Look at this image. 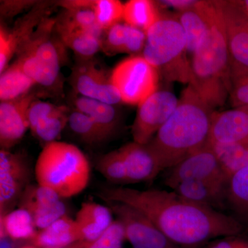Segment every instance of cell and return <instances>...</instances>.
Instances as JSON below:
<instances>
[{"label": "cell", "instance_id": "30", "mask_svg": "<svg viewBox=\"0 0 248 248\" xmlns=\"http://www.w3.org/2000/svg\"><path fill=\"white\" fill-rule=\"evenodd\" d=\"M0 229L1 239L6 236L14 239H33L37 233L30 213L20 208L0 217Z\"/></svg>", "mask_w": 248, "mask_h": 248}, {"label": "cell", "instance_id": "34", "mask_svg": "<svg viewBox=\"0 0 248 248\" xmlns=\"http://www.w3.org/2000/svg\"><path fill=\"white\" fill-rule=\"evenodd\" d=\"M95 169L111 184H128L123 159L118 149L101 156L96 161Z\"/></svg>", "mask_w": 248, "mask_h": 248}, {"label": "cell", "instance_id": "16", "mask_svg": "<svg viewBox=\"0 0 248 248\" xmlns=\"http://www.w3.org/2000/svg\"><path fill=\"white\" fill-rule=\"evenodd\" d=\"M54 191L37 184L28 186L18 203V208L30 213L37 229H45L67 215L66 207Z\"/></svg>", "mask_w": 248, "mask_h": 248}, {"label": "cell", "instance_id": "13", "mask_svg": "<svg viewBox=\"0 0 248 248\" xmlns=\"http://www.w3.org/2000/svg\"><path fill=\"white\" fill-rule=\"evenodd\" d=\"M170 169L165 184L172 190L186 181L226 184L229 179L209 141L201 149Z\"/></svg>", "mask_w": 248, "mask_h": 248}, {"label": "cell", "instance_id": "19", "mask_svg": "<svg viewBox=\"0 0 248 248\" xmlns=\"http://www.w3.org/2000/svg\"><path fill=\"white\" fill-rule=\"evenodd\" d=\"M95 2L96 0L58 1V7L63 11L55 17V26L84 31L102 40L104 32L98 24L94 14Z\"/></svg>", "mask_w": 248, "mask_h": 248}, {"label": "cell", "instance_id": "33", "mask_svg": "<svg viewBox=\"0 0 248 248\" xmlns=\"http://www.w3.org/2000/svg\"><path fill=\"white\" fill-rule=\"evenodd\" d=\"M70 109L60 106L56 112L40 121L31 130L32 135L46 145L58 141L63 129L68 125Z\"/></svg>", "mask_w": 248, "mask_h": 248}, {"label": "cell", "instance_id": "23", "mask_svg": "<svg viewBox=\"0 0 248 248\" xmlns=\"http://www.w3.org/2000/svg\"><path fill=\"white\" fill-rule=\"evenodd\" d=\"M112 211L107 205L93 202H85L77 213L76 220L83 240L94 242L114 221Z\"/></svg>", "mask_w": 248, "mask_h": 248}, {"label": "cell", "instance_id": "25", "mask_svg": "<svg viewBox=\"0 0 248 248\" xmlns=\"http://www.w3.org/2000/svg\"><path fill=\"white\" fill-rule=\"evenodd\" d=\"M225 205L231 216L248 230V166L232 174L226 187Z\"/></svg>", "mask_w": 248, "mask_h": 248}, {"label": "cell", "instance_id": "26", "mask_svg": "<svg viewBox=\"0 0 248 248\" xmlns=\"http://www.w3.org/2000/svg\"><path fill=\"white\" fill-rule=\"evenodd\" d=\"M208 5L209 1H198L193 7L175 15L185 32L187 53L192 55L208 28Z\"/></svg>", "mask_w": 248, "mask_h": 248}, {"label": "cell", "instance_id": "14", "mask_svg": "<svg viewBox=\"0 0 248 248\" xmlns=\"http://www.w3.org/2000/svg\"><path fill=\"white\" fill-rule=\"evenodd\" d=\"M226 27L231 78L248 71V18L232 1H218Z\"/></svg>", "mask_w": 248, "mask_h": 248}, {"label": "cell", "instance_id": "20", "mask_svg": "<svg viewBox=\"0 0 248 248\" xmlns=\"http://www.w3.org/2000/svg\"><path fill=\"white\" fill-rule=\"evenodd\" d=\"M146 40L144 31L120 22L104 31L102 50L110 56L121 53L139 55L143 52Z\"/></svg>", "mask_w": 248, "mask_h": 248}, {"label": "cell", "instance_id": "29", "mask_svg": "<svg viewBox=\"0 0 248 248\" xmlns=\"http://www.w3.org/2000/svg\"><path fill=\"white\" fill-rule=\"evenodd\" d=\"M161 14L157 1L130 0L124 4L123 19L128 25L146 32L159 19Z\"/></svg>", "mask_w": 248, "mask_h": 248}, {"label": "cell", "instance_id": "6", "mask_svg": "<svg viewBox=\"0 0 248 248\" xmlns=\"http://www.w3.org/2000/svg\"><path fill=\"white\" fill-rule=\"evenodd\" d=\"M146 33L141 55L168 81L190 83L191 63L187 58V41L175 15L161 12Z\"/></svg>", "mask_w": 248, "mask_h": 248}, {"label": "cell", "instance_id": "2", "mask_svg": "<svg viewBox=\"0 0 248 248\" xmlns=\"http://www.w3.org/2000/svg\"><path fill=\"white\" fill-rule=\"evenodd\" d=\"M213 109L188 85L174 113L146 146L161 170L170 169L209 141Z\"/></svg>", "mask_w": 248, "mask_h": 248}, {"label": "cell", "instance_id": "39", "mask_svg": "<svg viewBox=\"0 0 248 248\" xmlns=\"http://www.w3.org/2000/svg\"><path fill=\"white\" fill-rule=\"evenodd\" d=\"M60 107L52 103L40 100L38 98L35 99L28 110L29 129L32 130L40 121L56 112Z\"/></svg>", "mask_w": 248, "mask_h": 248}, {"label": "cell", "instance_id": "32", "mask_svg": "<svg viewBox=\"0 0 248 248\" xmlns=\"http://www.w3.org/2000/svg\"><path fill=\"white\" fill-rule=\"evenodd\" d=\"M68 125L86 144L94 146L110 140L92 119L75 109L70 110Z\"/></svg>", "mask_w": 248, "mask_h": 248}, {"label": "cell", "instance_id": "42", "mask_svg": "<svg viewBox=\"0 0 248 248\" xmlns=\"http://www.w3.org/2000/svg\"><path fill=\"white\" fill-rule=\"evenodd\" d=\"M235 4L248 18V0H234Z\"/></svg>", "mask_w": 248, "mask_h": 248}, {"label": "cell", "instance_id": "38", "mask_svg": "<svg viewBox=\"0 0 248 248\" xmlns=\"http://www.w3.org/2000/svg\"><path fill=\"white\" fill-rule=\"evenodd\" d=\"M37 0H1L0 19L1 24L11 22L19 14L30 11L37 3Z\"/></svg>", "mask_w": 248, "mask_h": 248}, {"label": "cell", "instance_id": "11", "mask_svg": "<svg viewBox=\"0 0 248 248\" xmlns=\"http://www.w3.org/2000/svg\"><path fill=\"white\" fill-rule=\"evenodd\" d=\"M179 99L170 91L157 90L138 106L132 126L134 141L146 145L170 118Z\"/></svg>", "mask_w": 248, "mask_h": 248}, {"label": "cell", "instance_id": "22", "mask_svg": "<svg viewBox=\"0 0 248 248\" xmlns=\"http://www.w3.org/2000/svg\"><path fill=\"white\" fill-rule=\"evenodd\" d=\"M226 184L205 181H186L178 184L172 191L190 203L218 211L226 208Z\"/></svg>", "mask_w": 248, "mask_h": 248}, {"label": "cell", "instance_id": "8", "mask_svg": "<svg viewBox=\"0 0 248 248\" xmlns=\"http://www.w3.org/2000/svg\"><path fill=\"white\" fill-rule=\"evenodd\" d=\"M112 71L95 59L77 60L68 81L73 92L84 97L117 105L122 102L120 93L112 81Z\"/></svg>", "mask_w": 248, "mask_h": 248}, {"label": "cell", "instance_id": "24", "mask_svg": "<svg viewBox=\"0 0 248 248\" xmlns=\"http://www.w3.org/2000/svg\"><path fill=\"white\" fill-rule=\"evenodd\" d=\"M35 244L43 248H63L84 241L76 220L64 215L51 225L41 230L33 238Z\"/></svg>", "mask_w": 248, "mask_h": 248}, {"label": "cell", "instance_id": "9", "mask_svg": "<svg viewBox=\"0 0 248 248\" xmlns=\"http://www.w3.org/2000/svg\"><path fill=\"white\" fill-rule=\"evenodd\" d=\"M122 223L133 248H182L168 239L144 215L128 204L100 199Z\"/></svg>", "mask_w": 248, "mask_h": 248}, {"label": "cell", "instance_id": "27", "mask_svg": "<svg viewBox=\"0 0 248 248\" xmlns=\"http://www.w3.org/2000/svg\"><path fill=\"white\" fill-rule=\"evenodd\" d=\"M55 32L64 46L73 50L77 60H91L102 50V40L89 32L56 26Z\"/></svg>", "mask_w": 248, "mask_h": 248}, {"label": "cell", "instance_id": "40", "mask_svg": "<svg viewBox=\"0 0 248 248\" xmlns=\"http://www.w3.org/2000/svg\"><path fill=\"white\" fill-rule=\"evenodd\" d=\"M207 248H248V239L241 235L226 236L213 241Z\"/></svg>", "mask_w": 248, "mask_h": 248}, {"label": "cell", "instance_id": "7", "mask_svg": "<svg viewBox=\"0 0 248 248\" xmlns=\"http://www.w3.org/2000/svg\"><path fill=\"white\" fill-rule=\"evenodd\" d=\"M111 77L122 102L128 105H140L158 90L159 72L141 55L119 62Z\"/></svg>", "mask_w": 248, "mask_h": 248}, {"label": "cell", "instance_id": "18", "mask_svg": "<svg viewBox=\"0 0 248 248\" xmlns=\"http://www.w3.org/2000/svg\"><path fill=\"white\" fill-rule=\"evenodd\" d=\"M118 150L123 159L128 184L151 182L162 171L146 145L133 141Z\"/></svg>", "mask_w": 248, "mask_h": 248}, {"label": "cell", "instance_id": "41", "mask_svg": "<svg viewBox=\"0 0 248 248\" xmlns=\"http://www.w3.org/2000/svg\"><path fill=\"white\" fill-rule=\"evenodd\" d=\"M197 1L195 0H167V1H157L158 4L161 7L165 6L167 8H172V9L177 10L178 13L182 12L193 7Z\"/></svg>", "mask_w": 248, "mask_h": 248}, {"label": "cell", "instance_id": "35", "mask_svg": "<svg viewBox=\"0 0 248 248\" xmlns=\"http://www.w3.org/2000/svg\"><path fill=\"white\" fill-rule=\"evenodd\" d=\"M124 4L118 0H96L94 11L99 27L106 31L123 19Z\"/></svg>", "mask_w": 248, "mask_h": 248}, {"label": "cell", "instance_id": "3", "mask_svg": "<svg viewBox=\"0 0 248 248\" xmlns=\"http://www.w3.org/2000/svg\"><path fill=\"white\" fill-rule=\"evenodd\" d=\"M209 26L192 54L190 85L212 108L221 107L231 91V57L218 1H209Z\"/></svg>", "mask_w": 248, "mask_h": 248}, {"label": "cell", "instance_id": "1", "mask_svg": "<svg viewBox=\"0 0 248 248\" xmlns=\"http://www.w3.org/2000/svg\"><path fill=\"white\" fill-rule=\"evenodd\" d=\"M96 196L138 209L182 248H198L217 238L241 235L245 230L231 215L190 203L174 191L102 187Z\"/></svg>", "mask_w": 248, "mask_h": 248}, {"label": "cell", "instance_id": "4", "mask_svg": "<svg viewBox=\"0 0 248 248\" xmlns=\"http://www.w3.org/2000/svg\"><path fill=\"white\" fill-rule=\"evenodd\" d=\"M37 184L56 192L62 199L79 195L87 187L91 166L78 146L56 141L44 146L35 167Z\"/></svg>", "mask_w": 248, "mask_h": 248}, {"label": "cell", "instance_id": "10", "mask_svg": "<svg viewBox=\"0 0 248 248\" xmlns=\"http://www.w3.org/2000/svg\"><path fill=\"white\" fill-rule=\"evenodd\" d=\"M58 7V1L40 0L27 13L18 18L14 27L0 26V73L9 66L16 52L32 35L46 18L50 17Z\"/></svg>", "mask_w": 248, "mask_h": 248}, {"label": "cell", "instance_id": "31", "mask_svg": "<svg viewBox=\"0 0 248 248\" xmlns=\"http://www.w3.org/2000/svg\"><path fill=\"white\" fill-rule=\"evenodd\" d=\"M210 144L228 177L240 170L248 167V143Z\"/></svg>", "mask_w": 248, "mask_h": 248}, {"label": "cell", "instance_id": "28", "mask_svg": "<svg viewBox=\"0 0 248 248\" xmlns=\"http://www.w3.org/2000/svg\"><path fill=\"white\" fill-rule=\"evenodd\" d=\"M35 86V81L28 76L18 62L14 61L0 73V99H17L31 92Z\"/></svg>", "mask_w": 248, "mask_h": 248}, {"label": "cell", "instance_id": "36", "mask_svg": "<svg viewBox=\"0 0 248 248\" xmlns=\"http://www.w3.org/2000/svg\"><path fill=\"white\" fill-rule=\"evenodd\" d=\"M125 239V231L120 221L115 220L94 242H86L85 248H121Z\"/></svg>", "mask_w": 248, "mask_h": 248}, {"label": "cell", "instance_id": "17", "mask_svg": "<svg viewBox=\"0 0 248 248\" xmlns=\"http://www.w3.org/2000/svg\"><path fill=\"white\" fill-rule=\"evenodd\" d=\"M209 141L216 143H248V106L214 112Z\"/></svg>", "mask_w": 248, "mask_h": 248}, {"label": "cell", "instance_id": "5", "mask_svg": "<svg viewBox=\"0 0 248 248\" xmlns=\"http://www.w3.org/2000/svg\"><path fill=\"white\" fill-rule=\"evenodd\" d=\"M55 17L46 18L35 32L17 49L16 61L24 71L48 93L63 92L61 68L66 47L55 32Z\"/></svg>", "mask_w": 248, "mask_h": 248}, {"label": "cell", "instance_id": "15", "mask_svg": "<svg viewBox=\"0 0 248 248\" xmlns=\"http://www.w3.org/2000/svg\"><path fill=\"white\" fill-rule=\"evenodd\" d=\"M39 97L31 92L25 95L0 102V147L11 151L24 138L29 129L28 110L31 104Z\"/></svg>", "mask_w": 248, "mask_h": 248}, {"label": "cell", "instance_id": "43", "mask_svg": "<svg viewBox=\"0 0 248 248\" xmlns=\"http://www.w3.org/2000/svg\"></svg>", "mask_w": 248, "mask_h": 248}, {"label": "cell", "instance_id": "21", "mask_svg": "<svg viewBox=\"0 0 248 248\" xmlns=\"http://www.w3.org/2000/svg\"><path fill=\"white\" fill-rule=\"evenodd\" d=\"M70 104L73 109L92 119L109 139L120 130L122 115L116 105L84 97L74 92L70 96Z\"/></svg>", "mask_w": 248, "mask_h": 248}, {"label": "cell", "instance_id": "12", "mask_svg": "<svg viewBox=\"0 0 248 248\" xmlns=\"http://www.w3.org/2000/svg\"><path fill=\"white\" fill-rule=\"evenodd\" d=\"M30 164L25 155L0 151V217L11 213L31 185Z\"/></svg>", "mask_w": 248, "mask_h": 248}, {"label": "cell", "instance_id": "37", "mask_svg": "<svg viewBox=\"0 0 248 248\" xmlns=\"http://www.w3.org/2000/svg\"><path fill=\"white\" fill-rule=\"evenodd\" d=\"M230 97L234 108L248 106V71L232 77Z\"/></svg>", "mask_w": 248, "mask_h": 248}]
</instances>
